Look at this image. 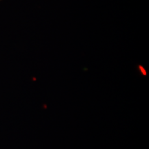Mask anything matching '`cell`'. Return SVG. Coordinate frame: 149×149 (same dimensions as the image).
I'll return each mask as SVG.
<instances>
[]
</instances>
